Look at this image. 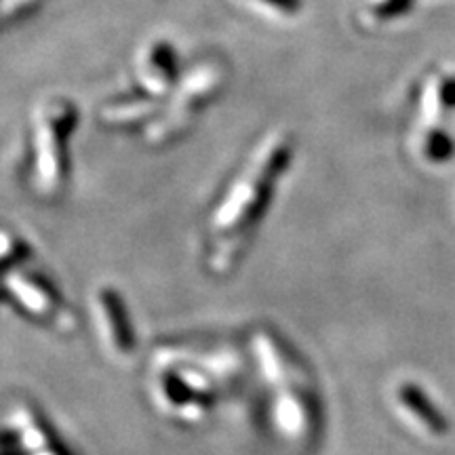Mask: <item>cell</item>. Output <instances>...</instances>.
Listing matches in <instances>:
<instances>
[{
  "instance_id": "obj_1",
  "label": "cell",
  "mask_w": 455,
  "mask_h": 455,
  "mask_svg": "<svg viewBox=\"0 0 455 455\" xmlns=\"http://www.w3.org/2000/svg\"><path fill=\"white\" fill-rule=\"evenodd\" d=\"M291 158V144L289 140H275L261 150V155L244 178L238 181V186L232 188V192L215 213V232L221 235V244L218 253L224 249V244L236 251V244L249 232L261 212L268 204V196L272 195L276 180L281 178L284 167ZM215 253V255H218Z\"/></svg>"
},
{
  "instance_id": "obj_2",
  "label": "cell",
  "mask_w": 455,
  "mask_h": 455,
  "mask_svg": "<svg viewBox=\"0 0 455 455\" xmlns=\"http://www.w3.org/2000/svg\"><path fill=\"white\" fill-rule=\"evenodd\" d=\"M76 127V110L70 101L55 100L43 108L36 127V184L44 192H55L66 180L68 141Z\"/></svg>"
},
{
  "instance_id": "obj_3",
  "label": "cell",
  "mask_w": 455,
  "mask_h": 455,
  "mask_svg": "<svg viewBox=\"0 0 455 455\" xmlns=\"http://www.w3.org/2000/svg\"><path fill=\"white\" fill-rule=\"evenodd\" d=\"M398 401H401V405L409 409V411H411L432 435H447L449 428H451L447 415L441 411V407H436V403L432 401V398L426 395V390L419 388L418 384H401V388H398Z\"/></svg>"
},
{
  "instance_id": "obj_4",
  "label": "cell",
  "mask_w": 455,
  "mask_h": 455,
  "mask_svg": "<svg viewBox=\"0 0 455 455\" xmlns=\"http://www.w3.org/2000/svg\"><path fill=\"white\" fill-rule=\"evenodd\" d=\"M144 70L148 89H167V83H173L178 76V57L173 47L167 43L152 44L144 57Z\"/></svg>"
},
{
  "instance_id": "obj_5",
  "label": "cell",
  "mask_w": 455,
  "mask_h": 455,
  "mask_svg": "<svg viewBox=\"0 0 455 455\" xmlns=\"http://www.w3.org/2000/svg\"><path fill=\"white\" fill-rule=\"evenodd\" d=\"M100 308L104 310V316L108 318V335H110L112 346L121 352H129L133 346V338L129 333L127 316H124L121 299L116 295L104 291L100 295Z\"/></svg>"
},
{
  "instance_id": "obj_6",
  "label": "cell",
  "mask_w": 455,
  "mask_h": 455,
  "mask_svg": "<svg viewBox=\"0 0 455 455\" xmlns=\"http://www.w3.org/2000/svg\"><path fill=\"white\" fill-rule=\"evenodd\" d=\"M13 287L15 293L20 295L21 301L32 315L41 316V318H53L55 310H57V301L53 298V293H49L47 289H43L44 284H41L36 278H26V276H17L13 278Z\"/></svg>"
},
{
  "instance_id": "obj_7",
  "label": "cell",
  "mask_w": 455,
  "mask_h": 455,
  "mask_svg": "<svg viewBox=\"0 0 455 455\" xmlns=\"http://www.w3.org/2000/svg\"><path fill=\"white\" fill-rule=\"evenodd\" d=\"M424 150L432 163H445L455 155V141L443 129H435L426 138Z\"/></svg>"
},
{
  "instance_id": "obj_8",
  "label": "cell",
  "mask_w": 455,
  "mask_h": 455,
  "mask_svg": "<svg viewBox=\"0 0 455 455\" xmlns=\"http://www.w3.org/2000/svg\"><path fill=\"white\" fill-rule=\"evenodd\" d=\"M439 100L443 106L455 108V76H447L439 83Z\"/></svg>"
},
{
  "instance_id": "obj_9",
  "label": "cell",
  "mask_w": 455,
  "mask_h": 455,
  "mask_svg": "<svg viewBox=\"0 0 455 455\" xmlns=\"http://www.w3.org/2000/svg\"><path fill=\"white\" fill-rule=\"evenodd\" d=\"M264 3L272 4L275 9L287 11V13H291V11L299 9V0H264Z\"/></svg>"
}]
</instances>
